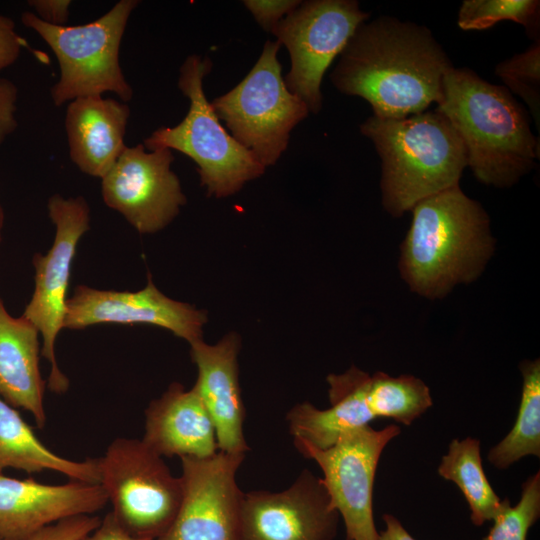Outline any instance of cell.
Segmentation results:
<instances>
[{"mask_svg": "<svg viewBox=\"0 0 540 540\" xmlns=\"http://www.w3.org/2000/svg\"><path fill=\"white\" fill-rule=\"evenodd\" d=\"M207 312L167 297L148 276L135 292L100 290L79 285L67 301L64 328L84 329L97 324H145L169 330L189 344L202 340Z\"/></svg>", "mask_w": 540, "mask_h": 540, "instance_id": "cell-15", "label": "cell"}, {"mask_svg": "<svg viewBox=\"0 0 540 540\" xmlns=\"http://www.w3.org/2000/svg\"><path fill=\"white\" fill-rule=\"evenodd\" d=\"M28 5L45 23L65 26L69 18L70 0H29Z\"/></svg>", "mask_w": 540, "mask_h": 540, "instance_id": "cell-33", "label": "cell"}, {"mask_svg": "<svg viewBox=\"0 0 540 540\" xmlns=\"http://www.w3.org/2000/svg\"><path fill=\"white\" fill-rule=\"evenodd\" d=\"M81 540H151L138 538L128 533L116 520L112 512L101 519L100 524Z\"/></svg>", "mask_w": 540, "mask_h": 540, "instance_id": "cell-34", "label": "cell"}, {"mask_svg": "<svg viewBox=\"0 0 540 540\" xmlns=\"http://www.w3.org/2000/svg\"><path fill=\"white\" fill-rule=\"evenodd\" d=\"M98 516L79 515L43 527L29 540H81L100 524Z\"/></svg>", "mask_w": 540, "mask_h": 540, "instance_id": "cell-29", "label": "cell"}, {"mask_svg": "<svg viewBox=\"0 0 540 540\" xmlns=\"http://www.w3.org/2000/svg\"><path fill=\"white\" fill-rule=\"evenodd\" d=\"M173 160L170 149L127 146L101 179L103 201L141 234L165 228L186 204Z\"/></svg>", "mask_w": 540, "mask_h": 540, "instance_id": "cell-13", "label": "cell"}, {"mask_svg": "<svg viewBox=\"0 0 540 540\" xmlns=\"http://www.w3.org/2000/svg\"><path fill=\"white\" fill-rule=\"evenodd\" d=\"M107 503L100 484L71 480L49 485L1 474L0 538L29 540L45 526L73 516L92 515Z\"/></svg>", "mask_w": 540, "mask_h": 540, "instance_id": "cell-16", "label": "cell"}, {"mask_svg": "<svg viewBox=\"0 0 540 540\" xmlns=\"http://www.w3.org/2000/svg\"><path fill=\"white\" fill-rule=\"evenodd\" d=\"M245 456L218 451L202 459L180 458L182 500L156 540H241L243 492L236 475Z\"/></svg>", "mask_w": 540, "mask_h": 540, "instance_id": "cell-12", "label": "cell"}, {"mask_svg": "<svg viewBox=\"0 0 540 540\" xmlns=\"http://www.w3.org/2000/svg\"><path fill=\"white\" fill-rule=\"evenodd\" d=\"M241 540H333L340 515L322 478L304 469L285 490L243 493Z\"/></svg>", "mask_w": 540, "mask_h": 540, "instance_id": "cell-14", "label": "cell"}, {"mask_svg": "<svg viewBox=\"0 0 540 540\" xmlns=\"http://www.w3.org/2000/svg\"><path fill=\"white\" fill-rule=\"evenodd\" d=\"M129 106L112 98L87 96L69 102L65 129L73 163L102 179L127 147Z\"/></svg>", "mask_w": 540, "mask_h": 540, "instance_id": "cell-19", "label": "cell"}, {"mask_svg": "<svg viewBox=\"0 0 540 540\" xmlns=\"http://www.w3.org/2000/svg\"><path fill=\"white\" fill-rule=\"evenodd\" d=\"M451 67L426 27L383 16L357 28L330 78L341 93L366 100L374 116L399 119L438 105Z\"/></svg>", "mask_w": 540, "mask_h": 540, "instance_id": "cell-1", "label": "cell"}, {"mask_svg": "<svg viewBox=\"0 0 540 540\" xmlns=\"http://www.w3.org/2000/svg\"><path fill=\"white\" fill-rule=\"evenodd\" d=\"M280 47L278 41H266L245 78L210 102L231 136L265 168L279 160L291 131L309 114L307 105L285 85Z\"/></svg>", "mask_w": 540, "mask_h": 540, "instance_id": "cell-7", "label": "cell"}, {"mask_svg": "<svg viewBox=\"0 0 540 540\" xmlns=\"http://www.w3.org/2000/svg\"><path fill=\"white\" fill-rule=\"evenodd\" d=\"M369 17L370 13L361 10L354 0H310L301 2L271 31L290 55L285 85L309 112L321 110L326 70Z\"/></svg>", "mask_w": 540, "mask_h": 540, "instance_id": "cell-9", "label": "cell"}, {"mask_svg": "<svg viewBox=\"0 0 540 540\" xmlns=\"http://www.w3.org/2000/svg\"><path fill=\"white\" fill-rule=\"evenodd\" d=\"M0 540H3V539L0 538Z\"/></svg>", "mask_w": 540, "mask_h": 540, "instance_id": "cell-38", "label": "cell"}, {"mask_svg": "<svg viewBox=\"0 0 540 540\" xmlns=\"http://www.w3.org/2000/svg\"><path fill=\"white\" fill-rule=\"evenodd\" d=\"M6 468L28 473L51 470L73 481L99 484L98 461H73L49 450L16 408L0 397V475Z\"/></svg>", "mask_w": 540, "mask_h": 540, "instance_id": "cell-22", "label": "cell"}, {"mask_svg": "<svg viewBox=\"0 0 540 540\" xmlns=\"http://www.w3.org/2000/svg\"><path fill=\"white\" fill-rule=\"evenodd\" d=\"M436 109L460 136L467 166L479 182L508 188L534 168L539 142L526 111L506 87L452 66Z\"/></svg>", "mask_w": 540, "mask_h": 540, "instance_id": "cell-3", "label": "cell"}, {"mask_svg": "<svg viewBox=\"0 0 540 540\" xmlns=\"http://www.w3.org/2000/svg\"><path fill=\"white\" fill-rule=\"evenodd\" d=\"M326 379L330 407L319 409L303 402L286 414L293 441L317 449L331 447L345 432L375 419L367 399L370 374L352 365L344 373L329 374Z\"/></svg>", "mask_w": 540, "mask_h": 540, "instance_id": "cell-20", "label": "cell"}, {"mask_svg": "<svg viewBox=\"0 0 540 540\" xmlns=\"http://www.w3.org/2000/svg\"><path fill=\"white\" fill-rule=\"evenodd\" d=\"M137 0H120L98 19L75 26H53L35 13L24 12L21 22L37 32L54 52L60 70L51 88L53 103L61 106L76 98L115 93L128 102L133 89L119 63L121 41Z\"/></svg>", "mask_w": 540, "mask_h": 540, "instance_id": "cell-6", "label": "cell"}, {"mask_svg": "<svg viewBox=\"0 0 540 540\" xmlns=\"http://www.w3.org/2000/svg\"><path fill=\"white\" fill-rule=\"evenodd\" d=\"M39 332L23 315L14 317L0 298V397L28 411L36 425L46 423L45 381L39 368Z\"/></svg>", "mask_w": 540, "mask_h": 540, "instance_id": "cell-21", "label": "cell"}, {"mask_svg": "<svg viewBox=\"0 0 540 540\" xmlns=\"http://www.w3.org/2000/svg\"><path fill=\"white\" fill-rule=\"evenodd\" d=\"M47 206L56 228L55 238L46 254L36 253L32 259L34 291L22 315L42 337L41 355L51 366L49 389L64 393L69 380L58 367L55 342L64 328L71 266L79 240L89 230L90 210L82 196L64 198L56 194L49 198Z\"/></svg>", "mask_w": 540, "mask_h": 540, "instance_id": "cell-10", "label": "cell"}, {"mask_svg": "<svg viewBox=\"0 0 540 540\" xmlns=\"http://www.w3.org/2000/svg\"><path fill=\"white\" fill-rule=\"evenodd\" d=\"M100 482L112 514L131 535L156 540L171 525L183 487L163 457L142 439L117 438L97 458Z\"/></svg>", "mask_w": 540, "mask_h": 540, "instance_id": "cell-8", "label": "cell"}, {"mask_svg": "<svg viewBox=\"0 0 540 540\" xmlns=\"http://www.w3.org/2000/svg\"><path fill=\"white\" fill-rule=\"evenodd\" d=\"M495 74L506 84V88L520 96L539 129L540 116V42L533 43L526 51L502 61L496 66Z\"/></svg>", "mask_w": 540, "mask_h": 540, "instance_id": "cell-28", "label": "cell"}, {"mask_svg": "<svg viewBox=\"0 0 540 540\" xmlns=\"http://www.w3.org/2000/svg\"><path fill=\"white\" fill-rule=\"evenodd\" d=\"M382 163L383 208L400 217L419 201L459 185L463 142L437 109L399 119L369 117L361 126Z\"/></svg>", "mask_w": 540, "mask_h": 540, "instance_id": "cell-4", "label": "cell"}, {"mask_svg": "<svg viewBox=\"0 0 540 540\" xmlns=\"http://www.w3.org/2000/svg\"><path fill=\"white\" fill-rule=\"evenodd\" d=\"M302 1L299 0H246L245 7L251 12L257 23L267 32L290 12L297 8Z\"/></svg>", "mask_w": 540, "mask_h": 540, "instance_id": "cell-30", "label": "cell"}, {"mask_svg": "<svg viewBox=\"0 0 540 540\" xmlns=\"http://www.w3.org/2000/svg\"><path fill=\"white\" fill-rule=\"evenodd\" d=\"M142 441L161 457L202 459L219 451L214 423L200 396L178 382L146 408Z\"/></svg>", "mask_w": 540, "mask_h": 540, "instance_id": "cell-18", "label": "cell"}, {"mask_svg": "<svg viewBox=\"0 0 540 540\" xmlns=\"http://www.w3.org/2000/svg\"><path fill=\"white\" fill-rule=\"evenodd\" d=\"M4 219H5V214H4V210L0 204V242L2 240V229H3V226H4Z\"/></svg>", "mask_w": 540, "mask_h": 540, "instance_id": "cell-36", "label": "cell"}, {"mask_svg": "<svg viewBox=\"0 0 540 540\" xmlns=\"http://www.w3.org/2000/svg\"><path fill=\"white\" fill-rule=\"evenodd\" d=\"M18 89L6 78H0V145L12 134L18 122L15 118Z\"/></svg>", "mask_w": 540, "mask_h": 540, "instance_id": "cell-32", "label": "cell"}, {"mask_svg": "<svg viewBox=\"0 0 540 540\" xmlns=\"http://www.w3.org/2000/svg\"><path fill=\"white\" fill-rule=\"evenodd\" d=\"M240 339L229 333L214 345L198 340L190 344V356L197 367L193 386L216 429L219 451L246 454L245 406L239 384Z\"/></svg>", "mask_w": 540, "mask_h": 540, "instance_id": "cell-17", "label": "cell"}, {"mask_svg": "<svg viewBox=\"0 0 540 540\" xmlns=\"http://www.w3.org/2000/svg\"><path fill=\"white\" fill-rule=\"evenodd\" d=\"M345 540H350V539H348V538H345Z\"/></svg>", "mask_w": 540, "mask_h": 540, "instance_id": "cell-37", "label": "cell"}, {"mask_svg": "<svg viewBox=\"0 0 540 540\" xmlns=\"http://www.w3.org/2000/svg\"><path fill=\"white\" fill-rule=\"evenodd\" d=\"M22 48L28 43L16 33L15 22L0 14V72L15 63Z\"/></svg>", "mask_w": 540, "mask_h": 540, "instance_id": "cell-31", "label": "cell"}, {"mask_svg": "<svg viewBox=\"0 0 540 540\" xmlns=\"http://www.w3.org/2000/svg\"><path fill=\"white\" fill-rule=\"evenodd\" d=\"M437 471L443 479L452 481L461 490L475 526L492 521L501 510L504 500L498 497L485 475L479 439H453Z\"/></svg>", "mask_w": 540, "mask_h": 540, "instance_id": "cell-23", "label": "cell"}, {"mask_svg": "<svg viewBox=\"0 0 540 540\" xmlns=\"http://www.w3.org/2000/svg\"><path fill=\"white\" fill-rule=\"evenodd\" d=\"M540 517V472L529 476L521 488L518 503L511 506L507 498L493 525L482 540H527L529 530Z\"/></svg>", "mask_w": 540, "mask_h": 540, "instance_id": "cell-27", "label": "cell"}, {"mask_svg": "<svg viewBox=\"0 0 540 540\" xmlns=\"http://www.w3.org/2000/svg\"><path fill=\"white\" fill-rule=\"evenodd\" d=\"M385 529L379 532L378 540H416L392 514L382 516Z\"/></svg>", "mask_w": 540, "mask_h": 540, "instance_id": "cell-35", "label": "cell"}, {"mask_svg": "<svg viewBox=\"0 0 540 540\" xmlns=\"http://www.w3.org/2000/svg\"><path fill=\"white\" fill-rule=\"evenodd\" d=\"M398 269L415 294L436 300L478 279L495 251L490 219L459 185L429 196L410 210Z\"/></svg>", "mask_w": 540, "mask_h": 540, "instance_id": "cell-2", "label": "cell"}, {"mask_svg": "<svg viewBox=\"0 0 540 540\" xmlns=\"http://www.w3.org/2000/svg\"><path fill=\"white\" fill-rule=\"evenodd\" d=\"M400 433L396 424L380 430L365 425L345 432L326 449L293 441L303 457L321 468L331 504L342 517L350 540H378L372 500L375 474L383 450Z\"/></svg>", "mask_w": 540, "mask_h": 540, "instance_id": "cell-11", "label": "cell"}, {"mask_svg": "<svg viewBox=\"0 0 540 540\" xmlns=\"http://www.w3.org/2000/svg\"><path fill=\"white\" fill-rule=\"evenodd\" d=\"M367 399L374 418H387L411 425L432 405L429 387L410 374L391 376L385 372L370 375Z\"/></svg>", "mask_w": 540, "mask_h": 540, "instance_id": "cell-25", "label": "cell"}, {"mask_svg": "<svg viewBox=\"0 0 540 540\" xmlns=\"http://www.w3.org/2000/svg\"><path fill=\"white\" fill-rule=\"evenodd\" d=\"M540 2L536 0H465L457 24L462 30H484L500 21L523 25L530 36L539 30Z\"/></svg>", "mask_w": 540, "mask_h": 540, "instance_id": "cell-26", "label": "cell"}, {"mask_svg": "<svg viewBox=\"0 0 540 540\" xmlns=\"http://www.w3.org/2000/svg\"><path fill=\"white\" fill-rule=\"evenodd\" d=\"M522 391L517 418L510 432L488 454L494 467L504 470L527 456L540 457V360L519 364Z\"/></svg>", "mask_w": 540, "mask_h": 540, "instance_id": "cell-24", "label": "cell"}, {"mask_svg": "<svg viewBox=\"0 0 540 540\" xmlns=\"http://www.w3.org/2000/svg\"><path fill=\"white\" fill-rule=\"evenodd\" d=\"M211 69L208 57L186 58L178 88L189 99L188 112L176 126L155 130L144 140V147L149 151L173 149L188 156L197 165L207 195L223 198L260 177L266 168L225 130L207 100L203 80Z\"/></svg>", "mask_w": 540, "mask_h": 540, "instance_id": "cell-5", "label": "cell"}]
</instances>
